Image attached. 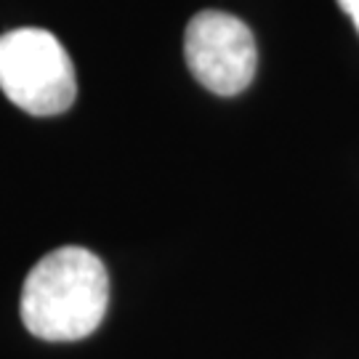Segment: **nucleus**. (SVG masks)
I'll use <instances>...</instances> for the list:
<instances>
[{"label":"nucleus","mask_w":359,"mask_h":359,"mask_svg":"<svg viewBox=\"0 0 359 359\" xmlns=\"http://www.w3.org/2000/svg\"><path fill=\"white\" fill-rule=\"evenodd\" d=\"M109 306V274L102 258L65 245L40 258L22 287V322L43 341H80L102 325Z\"/></svg>","instance_id":"obj_1"},{"label":"nucleus","mask_w":359,"mask_h":359,"mask_svg":"<svg viewBox=\"0 0 359 359\" xmlns=\"http://www.w3.org/2000/svg\"><path fill=\"white\" fill-rule=\"evenodd\" d=\"M0 90L29 115L67 112L77 96L75 67L48 29L19 27L0 35Z\"/></svg>","instance_id":"obj_2"},{"label":"nucleus","mask_w":359,"mask_h":359,"mask_svg":"<svg viewBox=\"0 0 359 359\" xmlns=\"http://www.w3.org/2000/svg\"><path fill=\"white\" fill-rule=\"evenodd\" d=\"M338 6L344 8V13L354 22V27H357L359 32V0H338Z\"/></svg>","instance_id":"obj_4"},{"label":"nucleus","mask_w":359,"mask_h":359,"mask_svg":"<svg viewBox=\"0 0 359 359\" xmlns=\"http://www.w3.org/2000/svg\"><path fill=\"white\" fill-rule=\"evenodd\" d=\"M184 56L194 80L218 96H237L256 77V38L231 13L200 11L192 16L184 35Z\"/></svg>","instance_id":"obj_3"}]
</instances>
